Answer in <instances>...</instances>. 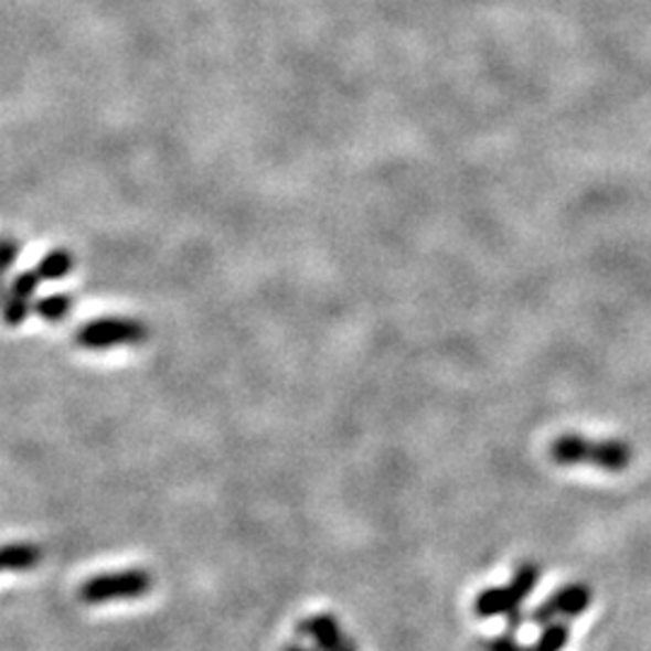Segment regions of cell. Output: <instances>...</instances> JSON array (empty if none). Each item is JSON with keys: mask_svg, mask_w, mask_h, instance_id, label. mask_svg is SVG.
Wrapping results in <instances>:
<instances>
[{"mask_svg": "<svg viewBox=\"0 0 651 651\" xmlns=\"http://www.w3.org/2000/svg\"><path fill=\"white\" fill-rule=\"evenodd\" d=\"M551 459L559 466H577L589 463L601 468V471L618 473L625 471L632 461V451L622 441H591L584 437H563L551 447Z\"/></svg>", "mask_w": 651, "mask_h": 651, "instance_id": "1", "label": "cell"}, {"mask_svg": "<svg viewBox=\"0 0 651 651\" xmlns=\"http://www.w3.org/2000/svg\"><path fill=\"white\" fill-rule=\"evenodd\" d=\"M591 598L594 591L589 589V584L569 581L565 586H559L557 591H553L538 608H533L531 620L536 625H548L553 620L579 618L589 610Z\"/></svg>", "mask_w": 651, "mask_h": 651, "instance_id": "2", "label": "cell"}, {"mask_svg": "<svg viewBox=\"0 0 651 651\" xmlns=\"http://www.w3.org/2000/svg\"><path fill=\"white\" fill-rule=\"evenodd\" d=\"M150 579L146 572H121V575H107L87 581L81 589V598L85 604H104L119 601V598H138L150 589Z\"/></svg>", "mask_w": 651, "mask_h": 651, "instance_id": "3", "label": "cell"}, {"mask_svg": "<svg viewBox=\"0 0 651 651\" xmlns=\"http://www.w3.org/2000/svg\"><path fill=\"white\" fill-rule=\"evenodd\" d=\"M524 601L512 591V586H490L483 589L473 601V613L478 618H498L504 616L510 630H519L524 625V610H521Z\"/></svg>", "mask_w": 651, "mask_h": 651, "instance_id": "4", "label": "cell"}, {"mask_svg": "<svg viewBox=\"0 0 651 651\" xmlns=\"http://www.w3.org/2000/svg\"><path fill=\"white\" fill-rule=\"evenodd\" d=\"M302 632L311 640H317L323 651H355L353 640L345 632H341L338 622L329 616L311 618L302 625Z\"/></svg>", "mask_w": 651, "mask_h": 651, "instance_id": "5", "label": "cell"}, {"mask_svg": "<svg viewBox=\"0 0 651 651\" xmlns=\"http://www.w3.org/2000/svg\"><path fill=\"white\" fill-rule=\"evenodd\" d=\"M569 642V625L563 620H553L548 625H543V630L538 634L536 644L533 649L536 651H563Z\"/></svg>", "mask_w": 651, "mask_h": 651, "instance_id": "6", "label": "cell"}, {"mask_svg": "<svg viewBox=\"0 0 651 651\" xmlns=\"http://www.w3.org/2000/svg\"><path fill=\"white\" fill-rule=\"evenodd\" d=\"M538 581H541V567L536 563H521L514 569L510 586H512V591L521 598V601H526V598L536 591Z\"/></svg>", "mask_w": 651, "mask_h": 651, "instance_id": "7", "label": "cell"}, {"mask_svg": "<svg viewBox=\"0 0 651 651\" xmlns=\"http://www.w3.org/2000/svg\"><path fill=\"white\" fill-rule=\"evenodd\" d=\"M36 563V553L32 548H24V545H18V548H0V572L6 569H28Z\"/></svg>", "mask_w": 651, "mask_h": 651, "instance_id": "8", "label": "cell"}, {"mask_svg": "<svg viewBox=\"0 0 651 651\" xmlns=\"http://www.w3.org/2000/svg\"><path fill=\"white\" fill-rule=\"evenodd\" d=\"M480 649H483V651H536L533 647L521 644L516 637H512V634L488 637V640H483V644H480Z\"/></svg>", "mask_w": 651, "mask_h": 651, "instance_id": "9", "label": "cell"}, {"mask_svg": "<svg viewBox=\"0 0 651 651\" xmlns=\"http://www.w3.org/2000/svg\"><path fill=\"white\" fill-rule=\"evenodd\" d=\"M285 651H309V649H305L302 644H292V647H288Z\"/></svg>", "mask_w": 651, "mask_h": 651, "instance_id": "10", "label": "cell"}]
</instances>
